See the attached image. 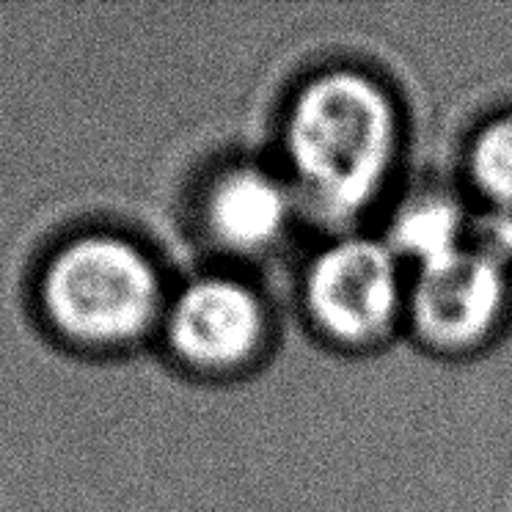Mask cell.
<instances>
[{
	"instance_id": "cell-8",
	"label": "cell",
	"mask_w": 512,
	"mask_h": 512,
	"mask_svg": "<svg viewBox=\"0 0 512 512\" xmlns=\"http://www.w3.org/2000/svg\"><path fill=\"white\" fill-rule=\"evenodd\" d=\"M468 171L490 207L512 215V113L479 130L468 155Z\"/></svg>"
},
{
	"instance_id": "cell-4",
	"label": "cell",
	"mask_w": 512,
	"mask_h": 512,
	"mask_svg": "<svg viewBox=\"0 0 512 512\" xmlns=\"http://www.w3.org/2000/svg\"><path fill=\"white\" fill-rule=\"evenodd\" d=\"M163 334L185 367L223 375L248 364L262 347L268 314L259 295L243 281L199 276L168 301Z\"/></svg>"
},
{
	"instance_id": "cell-6",
	"label": "cell",
	"mask_w": 512,
	"mask_h": 512,
	"mask_svg": "<svg viewBox=\"0 0 512 512\" xmlns=\"http://www.w3.org/2000/svg\"><path fill=\"white\" fill-rule=\"evenodd\" d=\"M204 232L232 254H259L276 245L292 221V196L268 168L232 166L212 179L201 199Z\"/></svg>"
},
{
	"instance_id": "cell-7",
	"label": "cell",
	"mask_w": 512,
	"mask_h": 512,
	"mask_svg": "<svg viewBox=\"0 0 512 512\" xmlns=\"http://www.w3.org/2000/svg\"><path fill=\"white\" fill-rule=\"evenodd\" d=\"M471 223L474 221L466 210L452 199L424 196L397 215L391 229V251L405 262H413L416 270L427 268L471 245Z\"/></svg>"
},
{
	"instance_id": "cell-1",
	"label": "cell",
	"mask_w": 512,
	"mask_h": 512,
	"mask_svg": "<svg viewBox=\"0 0 512 512\" xmlns=\"http://www.w3.org/2000/svg\"><path fill=\"white\" fill-rule=\"evenodd\" d=\"M397 144L400 122L389 94L350 69L309 80L284 127L295 185L331 218L367 210L389 179Z\"/></svg>"
},
{
	"instance_id": "cell-2",
	"label": "cell",
	"mask_w": 512,
	"mask_h": 512,
	"mask_svg": "<svg viewBox=\"0 0 512 512\" xmlns=\"http://www.w3.org/2000/svg\"><path fill=\"white\" fill-rule=\"evenodd\" d=\"M36 303L53 336L83 353H113L138 345L163 314V273L144 245L127 234L83 232L50 254Z\"/></svg>"
},
{
	"instance_id": "cell-3",
	"label": "cell",
	"mask_w": 512,
	"mask_h": 512,
	"mask_svg": "<svg viewBox=\"0 0 512 512\" xmlns=\"http://www.w3.org/2000/svg\"><path fill=\"white\" fill-rule=\"evenodd\" d=\"M306 301L325 334L347 345L375 342L408 309L400 256L367 237L339 240L309 270Z\"/></svg>"
},
{
	"instance_id": "cell-5",
	"label": "cell",
	"mask_w": 512,
	"mask_h": 512,
	"mask_svg": "<svg viewBox=\"0 0 512 512\" xmlns=\"http://www.w3.org/2000/svg\"><path fill=\"white\" fill-rule=\"evenodd\" d=\"M510 265L466 245L463 251L416 270L408 314L433 345L468 347L496 328L510 298Z\"/></svg>"
}]
</instances>
